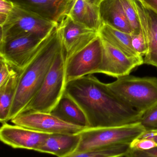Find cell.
I'll return each instance as SVG.
<instances>
[{"label": "cell", "mask_w": 157, "mask_h": 157, "mask_svg": "<svg viewBox=\"0 0 157 157\" xmlns=\"http://www.w3.org/2000/svg\"><path fill=\"white\" fill-rule=\"evenodd\" d=\"M98 33L102 39L108 41L129 57L143 58L133 48L131 34L121 32L103 24L101 25Z\"/></svg>", "instance_id": "obj_19"}, {"label": "cell", "mask_w": 157, "mask_h": 157, "mask_svg": "<svg viewBox=\"0 0 157 157\" xmlns=\"http://www.w3.org/2000/svg\"><path fill=\"white\" fill-rule=\"evenodd\" d=\"M65 84V56L63 47L40 88L22 113L30 112L50 113L64 93Z\"/></svg>", "instance_id": "obj_5"}, {"label": "cell", "mask_w": 157, "mask_h": 157, "mask_svg": "<svg viewBox=\"0 0 157 157\" xmlns=\"http://www.w3.org/2000/svg\"><path fill=\"white\" fill-rule=\"evenodd\" d=\"M18 73L0 86V121L2 124L8 121L18 83Z\"/></svg>", "instance_id": "obj_20"}, {"label": "cell", "mask_w": 157, "mask_h": 157, "mask_svg": "<svg viewBox=\"0 0 157 157\" xmlns=\"http://www.w3.org/2000/svg\"><path fill=\"white\" fill-rule=\"evenodd\" d=\"M130 145L120 144L90 151L74 152L64 157H124Z\"/></svg>", "instance_id": "obj_21"}, {"label": "cell", "mask_w": 157, "mask_h": 157, "mask_svg": "<svg viewBox=\"0 0 157 157\" xmlns=\"http://www.w3.org/2000/svg\"><path fill=\"white\" fill-rule=\"evenodd\" d=\"M102 62L96 73L118 78L130 75L134 69L143 64V58L129 57L108 41L102 39Z\"/></svg>", "instance_id": "obj_11"}, {"label": "cell", "mask_w": 157, "mask_h": 157, "mask_svg": "<svg viewBox=\"0 0 157 157\" xmlns=\"http://www.w3.org/2000/svg\"><path fill=\"white\" fill-rule=\"evenodd\" d=\"M138 1H139V2H142L144 0H138Z\"/></svg>", "instance_id": "obj_32"}, {"label": "cell", "mask_w": 157, "mask_h": 157, "mask_svg": "<svg viewBox=\"0 0 157 157\" xmlns=\"http://www.w3.org/2000/svg\"><path fill=\"white\" fill-rule=\"evenodd\" d=\"M62 48L57 25L45 38L42 46L34 58L18 73L17 88L8 121L22 113L32 100Z\"/></svg>", "instance_id": "obj_2"}, {"label": "cell", "mask_w": 157, "mask_h": 157, "mask_svg": "<svg viewBox=\"0 0 157 157\" xmlns=\"http://www.w3.org/2000/svg\"><path fill=\"white\" fill-rule=\"evenodd\" d=\"M135 6L140 23L141 32L147 47L144 63L157 69V14L138 0Z\"/></svg>", "instance_id": "obj_13"}, {"label": "cell", "mask_w": 157, "mask_h": 157, "mask_svg": "<svg viewBox=\"0 0 157 157\" xmlns=\"http://www.w3.org/2000/svg\"><path fill=\"white\" fill-rule=\"evenodd\" d=\"M156 147H157L156 142L149 138H136L130 144L131 148L142 150H148Z\"/></svg>", "instance_id": "obj_26"}, {"label": "cell", "mask_w": 157, "mask_h": 157, "mask_svg": "<svg viewBox=\"0 0 157 157\" xmlns=\"http://www.w3.org/2000/svg\"><path fill=\"white\" fill-rule=\"evenodd\" d=\"M124 11L131 27V35H137L141 32L140 23L134 0H120Z\"/></svg>", "instance_id": "obj_22"}, {"label": "cell", "mask_w": 157, "mask_h": 157, "mask_svg": "<svg viewBox=\"0 0 157 157\" xmlns=\"http://www.w3.org/2000/svg\"><path fill=\"white\" fill-rule=\"evenodd\" d=\"M102 39L99 35L86 47L65 61L66 84L74 79L96 73L102 62Z\"/></svg>", "instance_id": "obj_8"}, {"label": "cell", "mask_w": 157, "mask_h": 157, "mask_svg": "<svg viewBox=\"0 0 157 157\" xmlns=\"http://www.w3.org/2000/svg\"><path fill=\"white\" fill-rule=\"evenodd\" d=\"M11 121L15 125L48 134H77L86 128L65 122L51 113L40 112L23 113Z\"/></svg>", "instance_id": "obj_9"}, {"label": "cell", "mask_w": 157, "mask_h": 157, "mask_svg": "<svg viewBox=\"0 0 157 157\" xmlns=\"http://www.w3.org/2000/svg\"><path fill=\"white\" fill-rule=\"evenodd\" d=\"M140 122L146 130L157 129V106L145 113Z\"/></svg>", "instance_id": "obj_23"}, {"label": "cell", "mask_w": 157, "mask_h": 157, "mask_svg": "<svg viewBox=\"0 0 157 157\" xmlns=\"http://www.w3.org/2000/svg\"><path fill=\"white\" fill-rule=\"evenodd\" d=\"M146 131L140 122L114 127L86 128L79 133L80 143L75 152L97 150L117 145H130Z\"/></svg>", "instance_id": "obj_4"}, {"label": "cell", "mask_w": 157, "mask_h": 157, "mask_svg": "<svg viewBox=\"0 0 157 157\" xmlns=\"http://www.w3.org/2000/svg\"><path fill=\"white\" fill-rule=\"evenodd\" d=\"M65 61L86 47L99 36L98 32L73 20L66 15L58 24Z\"/></svg>", "instance_id": "obj_10"}, {"label": "cell", "mask_w": 157, "mask_h": 157, "mask_svg": "<svg viewBox=\"0 0 157 157\" xmlns=\"http://www.w3.org/2000/svg\"><path fill=\"white\" fill-rule=\"evenodd\" d=\"M88 1H89L90 2L92 3L99 6V5L100 3L103 0H88Z\"/></svg>", "instance_id": "obj_31"}, {"label": "cell", "mask_w": 157, "mask_h": 157, "mask_svg": "<svg viewBox=\"0 0 157 157\" xmlns=\"http://www.w3.org/2000/svg\"><path fill=\"white\" fill-rule=\"evenodd\" d=\"M80 141L77 134H50L37 152L64 157L75 152Z\"/></svg>", "instance_id": "obj_16"}, {"label": "cell", "mask_w": 157, "mask_h": 157, "mask_svg": "<svg viewBox=\"0 0 157 157\" xmlns=\"http://www.w3.org/2000/svg\"><path fill=\"white\" fill-rule=\"evenodd\" d=\"M99 7L102 24L121 32L132 34L131 27L120 0H103Z\"/></svg>", "instance_id": "obj_15"}, {"label": "cell", "mask_w": 157, "mask_h": 157, "mask_svg": "<svg viewBox=\"0 0 157 157\" xmlns=\"http://www.w3.org/2000/svg\"><path fill=\"white\" fill-rule=\"evenodd\" d=\"M133 48L140 56H145L147 51V47L141 32L137 35H131Z\"/></svg>", "instance_id": "obj_24"}, {"label": "cell", "mask_w": 157, "mask_h": 157, "mask_svg": "<svg viewBox=\"0 0 157 157\" xmlns=\"http://www.w3.org/2000/svg\"><path fill=\"white\" fill-rule=\"evenodd\" d=\"M45 39L29 34L4 40L0 42V57L19 73L36 55Z\"/></svg>", "instance_id": "obj_7"}, {"label": "cell", "mask_w": 157, "mask_h": 157, "mask_svg": "<svg viewBox=\"0 0 157 157\" xmlns=\"http://www.w3.org/2000/svg\"><path fill=\"white\" fill-rule=\"evenodd\" d=\"M139 138H149L155 140L157 143V129L146 130Z\"/></svg>", "instance_id": "obj_29"}, {"label": "cell", "mask_w": 157, "mask_h": 157, "mask_svg": "<svg viewBox=\"0 0 157 157\" xmlns=\"http://www.w3.org/2000/svg\"><path fill=\"white\" fill-rule=\"evenodd\" d=\"M14 5L59 24L68 14L71 0H9Z\"/></svg>", "instance_id": "obj_14"}, {"label": "cell", "mask_w": 157, "mask_h": 157, "mask_svg": "<svg viewBox=\"0 0 157 157\" xmlns=\"http://www.w3.org/2000/svg\"><path fill=\"white\" fill-rule=\"evenodd\" d=\"M71 1H73V0H71Z\"/></svg>", "instance_id": "obj_33"}, {"label": "cell", "mask_w": 157, "mask_h": 157, "mask_svg": "<svg viewBox=\"0 0 157 157\" xmlns=\"http://www.w3.org/2000/svg\"><path fill=\"white\" fill-rule=\"evenodd\" d=\"M67 15L76 22L97 32L102 25L99 6L88 0H73Z\"/></svg>", "instance_id": "obj_17"}, {"label": "cell", "mask_w": 157, "mask_h": 157, "mask_svg": "<svg viewBox=\"0 0 157 157\" xmlns=\"http://www.w3.org/2000/svg\"><path fill=\"white\" fill-rule=\"evenodd\" d=\"M124 157H157V147L145 150L129 147Z\"/></svg>", "instance_id": "obj_27"}, {"label": "cell", "mask_w": 157, "mask_h": 157, "mask_svg": "<svg viewBox=\"0 0 157 157\" xmlns=\"http://www.w3.org/2000/svg\"><path fill=\"white\" fill-rule=\"evenodd\" d=\"M50 134L41 132L7 123L0 129V139L5 144L14 148L37 151Z\"/></svg>", "instance_id": "obj_12"}, {"label": "cell", "mask_w": 157, "mask_h": 157, "mask_svg": "<svg viewBox=\"0 0 157 157\" xmlns=\"http://www.w3.org/2000/svg\"><path fill=\"white\" fill-rule=\"evenodd\" d=\"M108 83L110 89L142 115L157 106V78L128 75Z\"/></svg>", "instance_id": "obj_3"}, {"label": "cell", "mask_w": 157, "mask_h": 157, "mask_svg": "<svg viewBox=\"0 0 157 157\" xmlns=\"http://www.w3.org/2000/svg\"><path fill=\"white\" fill-rule=\"evenodd\" d=\"M58 25V23L14 5L5 23L1 26L0 42L17 36L29 34L44 39Z\"/></svg>", "instance_id": "obj_6"}, {"label": "cell", "mask_w": 157, "mask_h": 157, "mask_svg": "<svg viewBox=\"0 0 157 157\" xmlns=\"http://www.w3.org/2000/svg\"><path fill=\"white\" fill-rule=\"evenodd\" d=\"M0 86H2L9 78L18 72L1 57H0Z\"/></svg>", "instance_id": "obj_25"}, {"label": "cell", "mask_w": 157, "mask_h": 157, "mask_svg": "<svg viewBox=\"0 0 157 157\" xmlns=\"http://www.w3.org/2000/svg\"><path fill=\"white\" fill-rule=\"evenodd\" d=\"M14 6V4L9 0H0V25L5 23Z\"/></svg>", "instance_id": "obj_28"}, {"label": "cell", "mask_w": 157, "mask_h": 157, "mask_svg": "<svg viewBox=\"0 0 157 157\" xmlns=\"http://www.w3.org/2000/svg\"><path fill=\"white\" fill-rule=\"evenodd\" d=\"M142 3L157 14V0H144Z\"/></svg>", "instance_id": "obj_30"}, {"label": "cell", "mask_w": 157, "mask_h": 157, "mask_svg": "<svg viewBox=\"0 0 157 157\" xmlns=\"http://www.w3.org/2000/svg\"><path fill=\"white\" fill-rule=\"evenodd\" d=\"M65 92L84 112L88 128L127 125L140 122L143 116L92 75L69 81Z\"/></svg>", "instance_id": "obj_1"}, {"label": "cell", "mask_w": 157, "mask_h": 157, "mask_svg": "<svg viewBox=\"0 0 157 157\" xmlns=\"http://www.w3.org/2000/svg\"><path fill=\"white\" fill-rule=\"evenodd\" d=\"M50 113L65 122L88 128L87 119L84 112L65 92Z\"/></svg>", "instance_id": "obj_18"}]
</instances>
